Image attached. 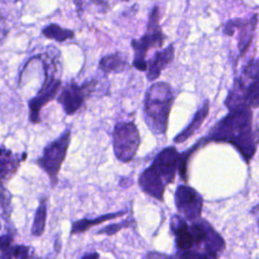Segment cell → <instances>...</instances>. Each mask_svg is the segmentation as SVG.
<instances>
[{
  "label": "cell",
  "instance_id": "1",
  "mask_svg": "<svg viewBox=\"0 0 259 259\" xmlns=\"http://www.w3.org/2000/svg\"><path fill=\"white\" fill-rule=\"evenodd\" d=\"M252 117L251 108L230 111L215 123L206 138L208 141L232 144L249 163L259 144V131L253 130Z\"/></svg>",
  "mask_w": 259,
  "mask_h": 259
},
{
  "label": "cell",
  "instance_id": "2",
  "mask_svg": "<svg viewBox=\"0 0 259 259\" xmlns=\"http://www.w3.org/2000/svg\"><path fill=\"white\" fill-rule=\"evenodd\" d=\"M173 101L172 87L166 82L154 83L146 92L144 114L148 126L154 134L163 135L167 132Z\"/></svg>",
  "mask_w": 259,
  "mask_h": 259
},
{
  "label": "cell",
  "instance_id": "3",
  "mask_svg": "<svg viewBox=\"0 0 259 259\" xmlns=\"http://www.w3.org/2000/svg\"><path fill=\"white\" fill-rule=\"evenodd\" d=\"M55 48L52 52L39 55L41 66L45 72V80L39 88L36 96L28 100V109H29V120L32 123H38L40 118V110L48 102L53 100L60 88H61V79L58 77V56H55Z\"/></svg>",
  "mask_w": 259,
  "mask_h": 259
},
{
  "label": "cell",
  "instance_id": "4",
  "mask_svg": "<svg viewBox=\"0 0 259 259\" xmlns=\"http://www.w3.org/2000/svg\"><path fill=\"white\" fill-rule=\"evenodd\" d=\"M159 7L154 6L149 15L147 31L140 38L132 40V48L135 52L133 65L139 71H147V53L153 48H161L166 38L159 25Z\"/></svg>",
  "mask_w": 259,
  "mask_h": 259
},
{
  "label": "cell",
  "instance_id": "5",
  "mask_svg": "<svg viewBox=\"0 0 259 259\" xmlns=\"http://www.w3.org/2000/svg\"><path fill=\"white\" fill-rule=\"evenodd\" d=\"M70 140L71 128L67 127L58 139L44 149L42 155L36 160V164L48 174L53 186L58 182V175L66 158Z\"/></svg>",
  "mask_w": 259,
  "mask_h": 259
},
{
  "label": "cell",
  "instance_id": "6",
  "mask_svg": "<svg viewBox=\"0 0 259 259\" xmlns=\"http://www.w3.org/2000/svg\"><path fill=\"white\" fill-rule=\"evenodd\" d=\"M141 143L137 125L133 122H118L112 132V145L116 158L121 162H131Z\"/></svg>",
  "mask_w": 259,
  "mask_h": 259
},
{
  "label": "cell",
  "instance_id": "7",
  "mask_svg": "<svg viewBox=\"0 0 259 259\" xmlns=\"http://www.w3.org/2000/svg\"><path fill=\"white\" fill-rule=\"evenodd\" d=\"M194 246H203V253L208 258H217L225 249L224 239L204 220L196 219L191 221L189 226Z\"/></svg>",
  "mask_w": 259,
  "mask_h": 259
},
{
  "label": "cell",
  "instance_id": "8",
  "mask_svg": "<svg viewBox=\"0 0 259 259\" xmlns=\"http://www.w3.org/2000/svg\"><path fill=\"white\" fill-rule=\"evenodd\" d=\"M97 84L96 80L79 85L75 82L68 84L62 91L58 101L63 105L64 111L71 115L75 113L85 102V99L90 96L91 92L95 89Z\"/></svg>",
  "mask_w": 259,
  "mask_h": 259
},
{
  "label": "cell",
  "instance_id": "9",
  "mask_svg": "<svg viewBox=\"0 0 259 259\" xmlns=\"http://www.w3.org/2000/svg\"><path fill=\"white\" fill-rule=\"evenodd\" d=\"M179 156L180 154L174 147L165 148L156 156L149 167L166 186L175 179L179 165Z\"/></svg>",
  "mask_w": 259,
  "mask_h": 259
},
{
  "label": "cell",
  "instance_id": "10",
  "mask_svg": "<svg viewBox=\"0 0 259 259\" xmlns=\"http://www.w3.org/2000/svg\"><path fill=\"white\" fill-rule=\"evenodd\" d=\"M175 204L179 212L188 221L200 218L202 210V197L192 187L179 185L175 191Z\"/></svg>",
  "mask_w": 259,
  "mask_h": 259
},
{
  "label": "cell",
  "instance_id": "11",
  "mask_svg": "<svg viewBox=\"0 0 259 259\" xmlns=\"http://www.w3.org/2000/svg\"><path fill=\"white\" fill-rule=\"evenodd\" d=\"M174 46L173 44L169 45L162 51L157 52L153 58L148 62L147 68V78L150 81H154L159 78L161 72L173 61L174 59Z\"/></svg>",
  "mask_w": 259,
  "mask_h": 259
},
{
  "label": "cell",
  "instance_id": "12",
  "mask_svg": "<svg viewBox=\"0 0 259 259\" xmlns=\"http://www.w3.org/2000/svg\"><path fill=\"white\" fill-rule=\"evenodd\" d=\"M171 231L174 235L176 246L180 252L191 251L194 246L193 238L186 221L180 215H173L171 220Z\"/></svg>",
  "mask_w": 259,
  "mask_h": 259
},
{
  "label": "cell",
  "instance_id": "13",
  "mask_svg": "<svg viewBox=\"0 0 259 259\" xmlns=\"http://www.w3.org/2000/svg\"><path fill=\"white\" fill-rule=\"evenodd\" d=\"M26 157L23 153L22 158L19 155H14L10 150L0 147V179L1 181L9 180L17 171L20 161Z\"/></svg>",
  "mask_w": 259,
  "mask_h": 259
},
{
  "label": "cell",
  "instance_id": "14",
  "mask_svg": "<svg viewBox=\"0 0 259 259\" xmlns=\"http://www.w3.org/2000/svg\"><path fill=\"white\" fill-rule=\"evenodd\" d=\"M258 22V15L254 14L250 18L245 19L243 18L240 25L238 26V50L240 53V56L244 55L248 48L250 47L254 31L256 28Z\"/></svg>",
  "mask_w": 259,
  "mask_h": 259
},
{
  "label": "cell",
  "instance_id": "15",
  "mask_svg": "<svg viewBox=\"0 0 259 259\" xmlns=\"http://www.w3.org/2000/svg\"><path fill=\"white\" fill-rule=\"evenodd\" d=\"M208 110H209V103H208V101H205L204 104L202 105V107L196 111L191 122L180 134H178L175 137L174 142L182 143V142L186 141L187 139H189L200 127V125L202 124V122L204 121V119L206 118V116L208 114Z\"/></svg>",
  "mask_w": 259,
  "mask_h": 259
},
{
  "label": "cell",
  "instance_id": "16",
  "mask_svg": "<svg viewBox=\"0 0 259 259\" xmlns=\"http://www.w3.org/2000/svg\"><path fill=\"white\" fill-rule=\"evenodd\" d=\"M240 79L244 84L246 106L248 108L257 107L259 105V74L254 77L243 74Z\"/></svg>",
  "mask_w": 259,
  "mask_h": 259
},
{
  "label": "cell",
  "instance_id": "17",
  "mask_svg": "<svg viewBox=\"0 0 259 259\" xmlns=\"http://www.w3.org/2000/svg\"><path fill=\"white\" fill-rule=\"evenodd\" d=\"M98 67L104 73H119L128 68V63L124 56L119 53H114L101 58Z\"/></svg>",
  "mask_w": 259,
  "mask_h": 259
},
{
  "label": "cell",
  "instance_id": "18",
  "mask_svg": "<svg viewBox=\"0 0 259 259\" xmlns=\"http://www.w3.org/2000/svg\"><path fill=\"white\" fill-rule=\"evenodd\" d=\"M125 213L124 210L122 211H117V212H112V213H105L103 215H100L98 218H95L93 220L90 219H82L79 221H76L72 224V228H71V234L75 235V234H81L86 232L87 230H89L91 227L99 225L105 221L108 220H113L115 218L118 217H122Z\"/></svg>",
  "mask_w": 259,
  "mask_h": 259
},
{
  "label": "cell",
  "instance_id": "19",
  "mask_svg": "<svg viewBox=\"0 0 259 259\" xmlns=\"http://www.w3.org/2000/svg\"><path fill=\"white\" fill-rule=\"evenodd\" d=\"M42 34L51 39H54L59 42H63L69 38L74 37V31L71 29H67L61 27L56 23H51L42 28Z\"/></svg>",
  "mask_w": 259,
  "mask_h": 259
},
{
  "label": "cell",
  "instance_id": "20",
  "mask_svg": "<svg viewBox=\"0 0 259 259\" xmlns=\"http://www.w3.org/2000/svg\"><path fill=\"white\" fill-rule=\"evenodd\" d=\"M46 221H47V202L46 199H42L36 208L34 220L31 228V234L35 237H39L42 235L46 229Z\"/></svg>",
  "mask_w": 259,
  "mask_h": 259
},
{
  "label": "cell",
  "instance_id": "21",
  "mask_svg": "<svg viewBox=\"0 0 259 259\" xmlns=\"http://www.w3.org/2000/svg\"><path fill=\"white\" fill-rule=\"evenodd\" d=\"M32 250L25 245H12L6 251L1 252L0 258H29L32 257Z\"/></svg>",
  "mask_w": 259,
  "mask_h": 259
},
{
  "label": "cell",
  "instance_id": "22",
  "mask_svg": "<svg viewBox=\"0 0 259 259\" xmlns=\"http://www.w3.org/2000/svg\"><path fill=\"white\" fill-rule=\"evenodd\" d=\"M11 194L10 192L0 185V212L3 218L8 220L11 215L12 206H11Z\"/></svg>",
  "mask_w": 259,
  "mask_h": 259
},
{
  "label": "cell",
  "instance_id": "23",
  "mask_svg": "<svg viewBox=\"0 0 259 259\" xmlns=\"http://www.w3.org/2000/svg\"><path fill=\"white\" fill-rule=\"evenodd\" d=\"M132 225V222H127V221H123L120 222L118 224H112L109 226H106L105 228L99 230L97 232V234H105V235H114L115 233H117L118 231H120L123 228H127Z\"/></svg>",
  "mask_w": 259,
  "mask_h": 259
},
{
  "label": "cell",
  "instance_id": "24",
  "mask_svg": "<svg viewBox=\"0 0 259 259\" xmlns=\"http://www.w3.org/2000/svg\"><path fill=\"white\" fill-rule=\"evenodd\" d=\"M243 18H233V19H230L228 20L225 24H224V27H223V31L226 35H229V36H232L235 32V30H237L238 26L240 25L241 21H242Z\"/></svg>",
  "mask_w": 259,
  "mask_h": 259
},
{
  "label": "cell",
  "instance_id": "25",
  "mask_svg": "<svg viewBox=\"0 0 259 259\" xmlns=\"http://www.w3.org/2000/svg\"><path fill=\"white\" fill-rule=\"evenodd\" d=\"M13 243V235L6 234L0 236V252L6 251Z\"/></svg>",
  "mask_w": 259,
  "mask_h": 259
},
{
  "label": "cell",
  "instance_id": "26",
  "mask_svg": "<svg viewBox=\"0 0 259 259\" xmlns=\"http://www.w3.org/2000/svg\"><path fill=\"white\" fill-rule=\"evenodd\" d=\"M8 32V27H7V23H6V20L0 10V41L3 40L6 36Z\"/></svg>",
  "mask_w": 259,
  "mask_h": 259
},
{
  "label": "cell",
  "instance_id": "27",
  "mask_svg": "<svg viewBox=\"0 0 259 259\" xmlns=\"http://www.w3.org/2000/svg\"><path fill=\"white\" fill-rule=\"evenodd\" d=\"M83 257L84 258H87V257H95V258H97V257H99V255L97 253H89V254H85Z\"/></svg>",
  "mask_w": 259,
  "mask_h": 259
},
{
  "label": "cell",
  "instance_id": "28",
  "mask_svg": "<svg viewBox=\"0 0 259 259\" xmlns=\"http://www.w3.org/2000/svg\"><path fill=\"white\" fill-rule=\"evenodd\" d=\"M74 2H75V4H76V6L79 8L80 6H81V4H82V0H74Z\"/></svg>",
  "mask_w": 259,
  "mask_h": 259
},
{
  "label": "cell",
  "instance_id": "29",
  "mask_svg": "<svg viewBox=\"0 0 259 259\" xmlns=\"http://www.w3.org/2000/svg\"><path fill=\"white\" fill-rule=\"evenodd\" d=\"M1 183H2V181H1V179H0V185H1Z\"/></svg>",
  "mask_w": 259,
  "mask_h": 259
},
{
  "label": "cell",
  "instance_id": "30",
  "mask_svg": "<svg viewBox=\"0 0 259 259\" xmlns=\"http://www.w3.org/2000/svg\"><path fill=\"white\" fill-rule=\"evenodd\" d=\"M1 1V0H0ZM4 1H8V0H4Z\"/></svg>",
  "mask_w": 259,
  "mask_h": 259
}]
</instances>
